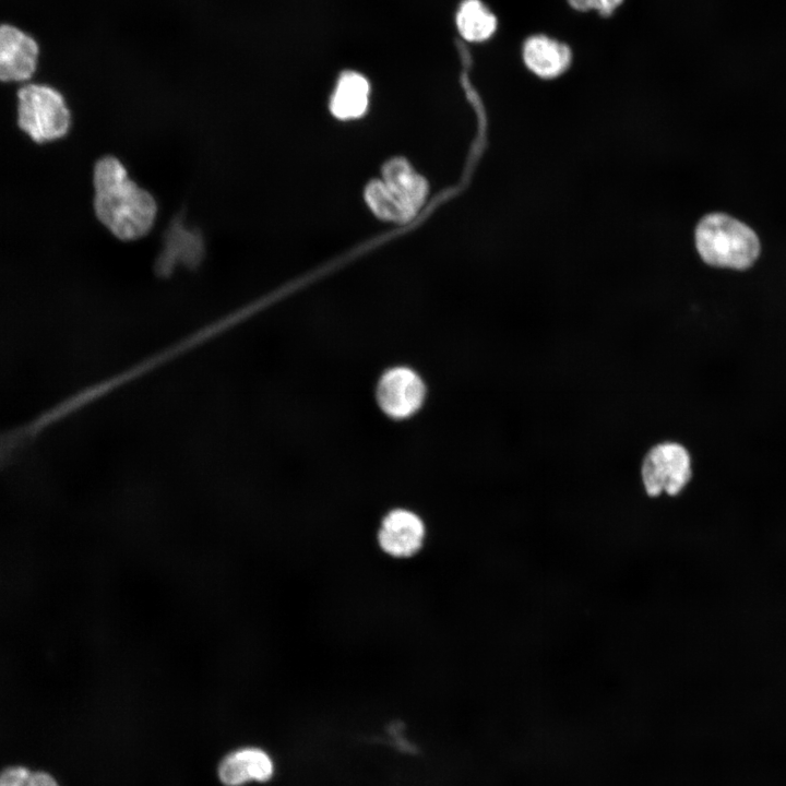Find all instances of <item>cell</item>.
<instances>
[{"mask_svg": "<svg viewBox=\"0 0 786 786\" xmlns=\"http://www.w3.org/2000/svg\"><path fill=\"white\" fill-rule=\"evenodd\" d=\"M0 786H59L52 775L45 771H32L14 765L0 772Z\"/></svg>", "mask_w": 786, "mask_h": 786, "instance_id": "14", "label": "cell"}, {"mask_svg": "<svg viewBox=\"0 0 786 786\" xmlns=\"http://www.w3.org/2000/svg\"><path fill=\"white\" fill-rule=\"evenodd\" d=\"M695 246L708 265L743 271L759 258L761 246L754 230L725 213L705 215L695 228Z\"/></svg>", "mask_w": 786, "mask_h": 786, "instance_id": "2", "label": "cell"}, {"mask_svg": "<svg viewBox=\"0 0 786 786\" xmlns=\"http://www.w3.org/2000/svg\"><path fill=\"white\" fill-rule=\"evenodd\" d=\"M94 211L98 221L123 240L138 239L152 228L157 206L150 192L129 178L112 156L97 160L93 170Z\"/></svg>", "mask_w": 786, "mask_h": 786, "instance_id": "1", "label": "cell"}, {"mask_svg": "<svg viewBox=\"0 0 786 786\" xmlns=\"http://www.w3.org/2000/svg\"><path fill=\"white\" fill-rule=\"evenodd\" d=\"M455 24L463 39L483 43L497 32L498 19L484 1L463 0L456 11Z\"/></svg>", "mask_w": 786, "mask_h": 786, "instance_id": "12", "label": "cell"}, {"mask_svg": "<svg viewBox=\"0 0 786 786\" xmlns=\"http://www.w3.org/2000/svg\"><path fill=\"white\" fill-rule=\"evenodd\" d=\"M273 771V762L266 752L258 748H243L223 759L218 776L226 786H240L250 781L266 782Z\"/></svg>", "mask_w": 786, "mask_h": 786, "instance_id": "9", "label": "cell"}, {"mask_svg": "<svg viewBox=\"0 0 786 786\" xmlns=\"http://www.w3.org/2000/svg\"><path fill=\"white\" fill-rule=\"evenodd\" d=\"M382 181L408 209L417 213L428 195V182L403 157L389 159L382 166Z\"/></svg>", "mask_w": 786, "mask_h": 786, "instance_id": "10", "label": "cell"}, {"mask_svg": "<svg viewBox=\"0 0 786 786\" xmlns=\"http://www.w3.org/2000/svg\"><path fill=\"white\" fill-rule=\"evenodd\" d=\"M427 539V526L422 517L406 508H395L381 519L376 541L388 557L397 560L418 555Z\"/></svg>", "mask_w": 786, "mask_h": 786, "instance_id": "5", "label": "cell"}, {"mask_svg": "<svg viewBox=\"0 0 786 786\" xmlns=\"http://www.w3.org/2000/svg\"><path fill=\"white\" fill-rule=\"evenodd\" d=\"M525 67L536 76L551 80L562 75L572 63L570 46L547 34H533L522 44Z\"/></svg>", "mask_w": 786, "mask_h": 786, "instance_id": "8", "label": "cell"}, {"mask_svg": "<svg viewBox=\"0 0 786 786\" xmlns=\"http://www.w3.org/2000/svg\"><path fill=\"white\" fill-rule=\"evenodd\" d=\"M689 451L680 443L663 442L654 445L645 455L641 466V478L645 492L658 497L679 495L692 476Z\"/></svg>", "mask_w": 786, "mask_h": 786, "instance_id": "4", "label": "cell"}, {"mask_svg": "<svg viewBox=\"0 0 786 786\" xmlns=\"http://www.w3.org/2000/svg\"><path fill=\"white\" fill-rule=\"evenodd\" d=\"M425 383L412 369L396 367L388 370L377 386V400L390 417L403 419L415 414L424 403Z\"/></svg>", "mask_w": 786, "mask_h": 786, "instance_id": "6", "label": "cell"}, {"mask_svg": "<svg viewBox=\"0 0 786 786\" xmlns=\"http://www.w3.org/2000/svg\"><path fill=\"white\" fill-rule=\"evenodd\" d=\"M365 200L370 211L383 221L403 224L417 214L404 205L379 179L371 180L366 186Z\"/></svg>", "mask_w": 786, "mask_h": 786, "instance_id": "13", "label": "cell"}, {"mask_svg": "<svg viewBox=\"0 0 786 786\" xmlns=\"http://www.w3.org/2000/svg\"><path fill=\"white\" fill-rule=\"evenodd\" d=\"M16 122L36 144L64 138L71 127V112L64 96L46 84L29 83L17 91Z\"/></svg>", "mask_w": 786, "mask_h": 786, "instance_id": "3", "label": "cell"}, {"mask_svg": "<svg viewBox=\"0 0 786 786\" xmlns=\"http://www.w3.org/2000/svg\"><path fill=\"white\" fill-rule=\"evenodd\" d=\"M38 45L11 25H0V81L24 82L32 78L38 60Z\"/></svg>", "mask_w": 786, "mask_h": 786, "instance_id": "7", "label": "cell"}, {"mask_svg": "<svg viewBox=\"0 0 786 786\" xmlns=\"http://www.w3.org/2000/svg\"><path fill=\"white\" fill-rule=\"evenodd\" d=\"M624 0H567L568 4L577 12H596L603 17L611 16Z\"/></svg>", "mask_w": 786, "mask_h": 786, "instance_id": "15", "label": "cell"}, {"mask_svg": "<svg viewBox=\"0 0 786 786\" xmlns=\"http://www.w3.org/2000/svg\"><path fill=\"white\" fill-rule=\"evenodd\" d=\"M370 85L356 71H345L338 78L330 99L331 114L340 120L361 117L368 107Z\"/></svg>", "mask_w": 786, "mask_h": 786, "instance_id": "11", "label": "cell"}]
</instances>
